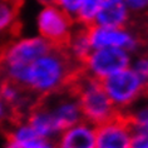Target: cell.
Listing matches in <instances>:
<instances>
[{"mask_svg":"<svg viewBox=\"0 0 148 148\" xmlns=\"http://www.w3.org/2000/svg\"><path fill=\"white\" fill-rule=\"evenodd\" d=\"M84 68L87 66L77 60L69 49L53 48L27 66L23 86L39 95L65 86Z\"/></svg>","mask_w":148,"mask_h":148,"instance_id":"obj_1","label":"cell"},{"mask_svg":"<svg viewBox=\"0 0 148 148\" xmlns=\"http://www.w3.org/2000/svg\"><path fill=\"white\" fill-rule=\"evenodd\" d=\"M98 82L118 109L127 108L137 99L147 95V83L131 69H123L110 75L98 78Z\"/></svg>","mask_w":148,"mask_h":148,"instance_id":"obj_2","label":"cell"},{"mask_svg":"<svg viewBox=\"0 0 148 148\" xmlns=\"http://www.w3.org/2000/svg\"><path fill=\"white\" fill-rule=\"evenodd\" d=\"M142 133L134 113L118 109L112 119L97 125L94 148H129L131 136Z\"/></svg>","mask_w":148,"mask_h":148,"instance_id":"obj_3","label":"cell"},{"mask_svg":"<svg viewBox=\"0 0 148 148\" xmlns=\"http://www.w3.org/2000/svg\"><path fill=\"white\" fill-rule=\"evenodd\" d=\"M74 24L72 18L55 5H47L38 20L42 38L54 48L60 49H69L70 33Z\"/></svg>","mask_w":148,"mask_h":148,"instance_id":"obj_4","label":"cell"},{"mask_svg":"<svg viewBox=\"0 0 148 148\" xmlns=\"http://www.w3.org/2000/svg\"><path fill=\"white\" fill-rule=\"evenodd\" d=\"M53 45L43 38L24 39L10 42L0 48L3 54V66L8 65H29L35 59L49 53Z\"/></svg>","mask_w":148,"mask_h":148,"instance_id":"obj_5","label":"cell"},{"mask_svg":"<svg viewBox=\"0 0 148 148\" xmlns=\"http://www.w3.org/2000/svg\"><path fill=\"white\" fill-rule=\"evenodd\" d=\"M128 65L129 55L127 50L116 47H104L92 50L86 62V66L89 73L98 78L127 69Z\"/></svg>","mask_w":148,"mask_h":148,"instance_id":"obj_6","label":"cell"},{"mask_svg":"<svg viewBox=\"0 0 148 148\" xmlns=\"http://www.w3.org/2000/svg\"><path fill=\"white\" fill-rule=\"evenodd\" d=\"M89 25V44L92 50L104 47H116L124 50H136L142 45V40L137 35L129 33L125 29H110L102 28L94 23ZM146 42V40H143Z\"/></svg>","mask_w":148,"mask_h":148,"instance_id":"obj_7","label":"cell"},{"mask_svg":"<svg viewBox=\"0 0 148 148\" xmlns=\"http://www.w3.org/2000/svg\"><path fill=\"white\" fill-rule=\"evenodd\" d=\"M128 10L124 0H104L93 23L102 28L127 29Z\"/></svg>","mask_w":148,"mask_h":148,"instance_id":"obj_8","label":"cell"},{"mask_svg":"<svg viewBox=\"0 0 148 148\" xmlns=\"http://www.w3.org/2000/svg\"><path fill=\"white\" fill-rule=\"evenodd\" d=\"M55 148H94V131L82 122L63 132Z\"/></svg>","mask_w":148,"mask_h":148,"instance_id":"obj_9","label":"cell"},{"mask_svg":"<svg viewBox=\"0 0 148 148\" xmlns=\"http://www.w3.org/2000/svg\"><path fill=\"white\" fill-rule=\"evenodd\" d=\"M23 0H0V32L10 30L13 35H18L20 23L18 21Z\"/></svg>","mask_w":148,"mask_h":148,"instance_id":"obj_10","label":"cell"},{"mask_svg":"<svg viewBox=\"0 0 148 148\" xmlns=\"http://www.w3.org/2000/svg\"><path fill=\"white\" fill-rule=\"evenodd\" d=\"M104 0H83L80 8L77 13L74 23L80 24H90L94 21V18L99 12Z\"/></svg>","mask_w":148,"mask_h":148,"instance_id":"obj_11","label":"cell"},{"mask_svg":"<svg viewBox=\"0 0 148 148\" xmlns=\"http://www.w3.org/2000/svg\"><path fill=\"white\" fill-rule=\"evenodd\" d=\"M147 3H148V0H124L127 10L131 12V15H132V20L128 21V25H132L133 28L138 27L140 29L142 20L146 21V19H142V14L146 16Z\"/></svg>","mask_w":148,"mask_h":148,"instance_id":"obj_12","label":"cell"},{"mask_svg":"<svg viewBox=\"0 0 148 148\" xmlns=\"http://www.w3.org/2000/svg\"><path fill=\"white\" fill-rule=\"evenodd\" d=\"M8 140L6 148H55V146L48 143L47 138L43 139H34V140H25V142H18L13 138L5 137Z\"/></svg>","mask_w":148,"mask_h":148,"instance_id":"obj_13","label":"cell"},{"mask_svg":"<svg viewBox=\"0 0 148 148\" xmlns=\"http://www.w3.org/2000/svg\"><path fill=\"white\" fill-rule=\"evenodd\" d=\"M82 1L83 0H55L54 5L60 8L63 12L68 14L73 20H75L77 13H78V10L80 8Z\"/></svg>","mask_w":148,"mask_h":148,"instance_id":"obj_14","label":"cell"},{"mask_svg":"<svg viewBox=\"0 0 148 148\" xmlns=\"http://www.w3.org/2000/svg\"><path fill=\"white\" fill-rule=\"evenodd\" d=\"M147 133H138L134 137H132L129 148H147Z\"/></svg>","mask_w":148,"mask_h":148,"instance_id":"obj_15","label":"cell"},{"mask_svg":"<svg viewBox=\"0 0 148 148\" xmlns=\"http://www.w3.org/2000/svg\"><path fill=\"white\" fill-rule=\"evenodd\" d=\"M134 72L139 75V78L143 80V82L147 83V57L143 55V58H140L138 63L136 65Z\"/></svg>","mask_w":148,"mask_h":148,"instance_id":"obj_16","label":"cell"},{"mask_svg":"<svg viewBox=\"0 0 148 148\" xmlns=\"http://www.w3.org/2000/svg\"><path fill=\"white\" fill-rule=\"evenodd\" d=\"M39 1L43 3V4H45V5H54L55 0H39Z\"/></svg>","mask_w":148,"mask_h":148,"instance_id":"obj_17","label":"cell"},{"mask_svg":"<svg viewBox=\"0 0 148 148\" xmlns=\"http://www.w3.org/2000/svg\"><path fill=\"white\" fill-rule=\"evenodd\" d=\"M1 70H3V54L0 51V74H1Z\"/></svg>","mask_w":148,"mask_h":148,"instance_id":"obj_18","label":"cell"},{"mask_svg":"<svg viewBox=\"0 0 148 148\" xmlns=\"http://www.w3.org/2000/svg\"><path fill=\"white\" fill-rule=\"evenodd\" d=\"M0 124H1V121H0Z\"/></svg>","mask_w":148,"mask_h":148,"instance_id":"obj_19","label":"cell"}]
</instances>
